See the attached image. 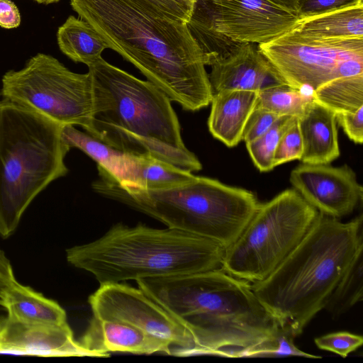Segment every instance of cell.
Listing matches in <instances>:
<instances>
[{"label": "cell", "mask_w": 363, "mask_h": 363, "mask_svg": "<svg viewBox=\"0 0 363 363\" xmlns=\"http://www.w3.org/2000/svg\"><path fill=\"white\" fill-rule=\"evenodd\" d=\"M111 48L135 65L171 101L195 111L211 102L206 59L187 24L147 0H71Z\"/></svg>", "instance_id": "1"}, {"label": "cell", "mask_w": 363, "mask_h": 363, "mask_svg": "<svg viewBox=\"0 0 363 363\" xmlns=\"http://www.w3.org/2000/svg\"><path fill=\"white\" fill-rule=\"evenodd\" d=\"M136 281L190 333L196 345L192 354L254 357L278 333L279 324L251 283L221 268Z\"/></svg>", "instance_id": "2"}, {"label": "cell", "mask_w": 363, "mask_h": 363, "mask_svg": "<svg viewBox=\"0 0 363 363\" xmlns=\"http://www.w3.org/2000/svg\"><path fill=\"white\" fill-rule=\"evenodd\" d=\"M89 67L93 106L86 133L125 153L148 155L192 172L202 169L185 146L171 100L100 57Z\"/></svg>", "instance_id": "3"}, {"label": "cell", "mask_w": 363, "mask_h": 363, "mask_svg": "<svg viewBox=\"0 0 363 363\" xmlns=\"http://www.w3.org/2000/svg\"><path fill=\"white\" fill-rule=\"evenodd\" d=\"M363 217L349 222L318 212L297 246L264 279L251 283L279 325L296 337L321 310L363 247Z\"/></svg>", "instance_id": "4"}, {"label": "cell", "mask_w": 363, "mask_h": 363, "mask_svg": "<svg viewBox=\"0 0 363 363\" xmlns=\"http://www.w3.org/2000/svg\"><path fill=\"white\" fill-rule=\"evenodd\" d=\"M225 248L179 230L113 225L96 240L66 250L67 262L100 285L221 268Z\"/></svg>", "instance_id": "5"}, {"label": "cell", "mask_w": 363, "mask_h": 363, "mask_svg": "<svg viewBox=\"0 0 363 363\" xmlns=\"http://www.w3.org/2000/svg\"><path fill=\"white\" fill-rule=\"evenodd\" d=\"M98 171L100 179L92 184L97 193L225 249L238 239L259 204L252 191L208 177L196 176L177 186L150 190L120 184L102 169Z\"/></svg>", "instance_id": "6"}, {"label": "cell", "mask_w": 363, "mask_h": 363, "mask_svg": "<svg viewBox=\"0 0 363 363\" xmlns=\"http://www.w3.org/2000/svg\"><path fill=\"white\" fill-rule=\"evenodd\" d=\"M62 126L16 104L0 101V235L17 228L33 200L65 177L70 150Z\"/></svg>", "instance_id": "7"}, {"label": "cell", "mask_w": 363, "mask_h": 363, "mask_svg": "<svg viewBox=\"0 0 363 363\" xmlns=\"http://www.w3.org/2000/svg\"><path fill=\"white\" fill-rule=\"evenodd\" d=\"M318 213L294 189L259 203L238 239L225 249L221 269L250 283L262 281L301 242Z\"/></svg>", "instance_id": "8"}, {"label": "cell", "mask_w": 363, "mask_h": 363, "mask_svg": "<svg viewBox=\"0 0 363 363\" xmlns=\"http://www.w3.org/2000/svg\"><path fill=\"white\" fill-rule=\"evenodd\" d=\"M0 96L60 125H79L86 131L89 128L93 106L89 72H73L50 55L38 53L22 69L6 72Z\"/></svg>", "instance_id": "9"}, {"label": "cell", "mask_w": 363, "mask_h": 363, "mask_svg": "<svg viewBox=\"0 0 363 363\" xmlns=\"http://www.w3.org/2000/svg\"><path fill=\"white\" fill-rule=\"evenodd\" d=\"M298 21L267 0H196L186 24L204 52L222 39L267 43L292 30Z\"/></svg>", "instance_id": "10"}, {"label": "cell", "mask_w": 363, "mask_h": 363, "mask_svg": "<svg viewBox=\"0 0 363 363\" xmlns=\"http://www.w3.org/2000/svg\"><path fill=\"white\" fill-rule=\"evenodd\" d=\"M257 47L287 84L312 92L340 78L345 60L363 56V38H314L294 30Z\"/></svg>", "instance_id": "11"}, {"label": "cell", "mask_w": 363, "mask_h": 363, "mask_svg": "<svg viewBox=\"0 0 363 363\" xmlns=\"http://www.w3.org/2000/svg\"><path fill=\"white\" fill-rule=\"evenodd\" d=\"M93 316L130 324L177 349L172 354H192L190 333L140 289L120 283L100 285L89 297Z\"/></svg>", "instance_id": "12"}, {"label": "cell", "mask_w": 363, "mask_h": 363, "mask_svg": "<svg viewBox=\"0 0 363 363\" xmlns=\"http://www.w3.org/2000/svg\"><path fill=\"white\" fill-rule=\"evenodd\" d=\"M289 181L318 212L336 218L352 213L362 201V186L347 164L302 163L291 171Z\"/></svg>", "instance_id": "13"}, {"label": "cell", "mask_w": 363, "mask_h": 363, "mask_svg": "<svg viewBox=\"0 0 363 363\" xmlns=\"http://www.w3.org/2000/svg\"><path fill=\"white\" fill-rule=\"evenodd\" d=\"M208 77L213 94L223 90L259 92L286 84L257 45L250 43H234L211 65Z\"/></svg>", "instance_id": "14"}, {"label": "cell", "mask_w": 363, "mask_h": 363, "mask_svg": "<svg viewBox=\"0 0 363 363\" xmlns=\"http://www.w3.org/2000/svg\"><path fill=\"white\" fill-rule=\"evenodd\" d=\"M0 353L40 357L97 355L74 338L68 323H30L6 318L0 330Z\"/></svg>", "instance_id": "15"}, {"label": "cell", "mask_w": 363, "mask_h": 363, "mask_svg": "<svg viewBox=\"0 0 363 363\" xmlns=\"http://www.w3.org/2000/svg\"><path fill=\"white\" fill-rule=\"evenodd\" d=\"M79 342L98 357H109L110 352L172 354L169 345L130 324L94 316L91 318Z\"/></svg>", "instance_id": "16"}, {"label": "cell", "mask_w": 363, "mask_h": 363, "mask_svg": "<svg viewBox=\"0 0 363 363\" xmlns=\"http://www.w3.org/2000/svg\"><path fill=\"white\" fill-rule=\"evenodd\" d=\"M303 139L302 163L330 164L340 154L335 113L314 98L298 118Z\"/></svg>", "instance_id": "17"}, {"label": "cell", "mask_w": 363, "mask_h": 363, "mask_svg": "<svg viewBox=\"0 0 363 363\" xmlns=\"http://www.w3.org/2000/svg\"><path fill=\"white\" fill-rule=\"evenodd\" d=\"M258 92L223 90L213 93L208 126L211 135L226 146L241 140L247 119L255 109Z\"/></svg>", "instance_id": "18"}, {"label": "cell", "mask_w": 363, "mask_h": 363, "mask_svg": "<svg viewBox=\"0 0 363 363\" xmlns=\"http://www.w3.org/2000/svg\"><path fill=\"white\" fill-rule=\"evenodd\" d=\"M7 318L25 323L47 325L67 323L65 311L55 301L18 282L1 299Z\"/></svg>", "instance_id": "19"}, {"label": "cell", "mask_w": 363, "mask_h": 363, "mask_svg": "<svg viewBox=\"0 0 363 363\" xmlns=\"http://www.w3.org/2000/svg\"><path fill=\"white\" fill-rule=\"evenodd\" d=\"M127 159L126 172L120 184L157 190L177 186L196 177L189 171L148 155L127 153Z\"/></svg>", "instance_id": "20"}, {"label": "cell", "mask_w": 363, "mask_h": 363, "mask_svg": "<svg viewBox=\"0 0 363 363\" xmlns=\"http://www.w3.org/2000/svg\"><path fill=\"white\" fill-rule=\"evenodd\" d=\"M292 30L314 38H363V4L299 19Z\"/></svg>", "instance_id": "21"}, {"label": "cell", "mask_w": 363, "mask_h": 363, "mask_svg": "<svg viewBox=\"0 0 363 363\" xmlns=\"http://www.w3.org/2000/svg\"><path fill=\"white\" fill-rule=\"evenodd\" d=\"M59 48L75 62L88 67L101 57L108 45L99 32L88 22L70 16L57 32Z\"/></svg>", "instance_id": "22"}, {"label": "cell", "mask_w": 363, "mask_h": 363, "mask_svg": "<svg viewBox=\"0 0 363 363\" xmlns=\"http://www.w3.org/2000/svg\"><path fill=\"white\" fill-rule=\"evenodd\" d=\"M61 137L69 148L76 147L92 158L98 167L104 169L118 182H123L127 168V153L105 143L72 125L62 126Z\"/></svg>", "instance_id": "23"}, {"label": "cell", "mask_w": 363, "mask_h": 363, "mask_svg": "<svg viewBox=\"0 0 363 363\" xmlns=\"http://www.w3.org/2000/svg\"><path fill=\"white\" fill-rule=\"evenodd\" d=\"M312 94L335 113H354L363 107V74L334 79Z\"/></svg>", "instance_id": "24"}, {"label": "cell", "mask_w": 363, "mask_h": 363, "mask_svg": "<svg viewBox=\"0 0 363 363\" xmlns=\"http://www.w3.org/2000/svg\"><path fill=\"white\" fill-rule=\"evenodd\" d=\"M362 270L363 247L354 257L324 308L333 318L343 315L362 300Z\"/></svg>", "instance_id": "25"}, {"label": "cell", "mask_w": 363, "mask_h": 363, "mask_svg": "<svg viewBox=\"0 0 363 363\" xmlns=\"http://www.w3.org/2000/svg\"><path fill=\"white\" fill-rule=\"evenodd\" d=\"M313 100V94L287 84L271 86L258 92L257 107L279 116L301 117Z\"/></svg>", "instance_id": "26"}, {"label": "cell", "mask_w": 363, "mask_h": 363, "mask_svg": "<svg viewBox=\"0 0 363 363\" xmlns=\"http://www.w3.org/2000/svg\"><path fill=\"white\" fill-rule=\"evenodd\" d=\"M294 117L281 116L262 135L246 143L249 155L260 172L274 168L273 158L278 142Z\"/></svg>", "instance_id": "27"}, {"label": "cell", "mask_w": 363, "mask_h": 363, "mask_svg": "<svg viewBox=\"0 0 363 363\" xmlns=\"http://www.w3.org/2000/svg\"><path fill=\"white\" fill-rule=\"evenodd\" d=\"M303 151V144L298 118L294 117L277 145L273 158L274 167L294 160H300Z\"/></svg>", "instance_id": "28"}, {"label": "cell", "mask_w": 363, "mask_h": 363, "mask_svg": "<svg viewBox=\"0 0 363 363\" xmlns=\"http://www.w3.org/2000/svg\"><path fill=\"white\" fill-rule=\"evenodd\" d=\"M314 342L318 348L335 353L345 358L362 345L363 337L359 335L341 331L318 337L315 338Z\"/></svg>", "instance_id": "29"}, {"label": "cell", "mask_w": 363, "mask_h": 363, "mask_svg": "<svg viewBox=\"0 0 363 363\" xmlns=\"http://www.w3.org/2000/svg\"><path fill=\"white\" fill-rule=\"evenodd\" d=\"M294 338L295 337L289 330L279 326L274 340L264 345L255 353L254 357L299 356L308 358H320V356L306 353L299 350L294 344Z\"/></svg>", "instance_id": "30"}, {"label": "cell", "mask_w": 363, "mask_h": 363, "mask_svg": "<svg viewBox=\"0 0 363 363\" xmlns=\"http://www.w3.org/2000/svg\"><path fill=\"white\" fill-rule=\"evenodd\" d=\"M363 4V0H299L297 16L303 19Z\"/></svg>", "instance_id": "31"}, {"label": "cell", "mask_w": 363, "mask_h": 363, "mask_svg": "<svg viewBox=\"0 0 363 363\" xmlns=\"http://www.w3.org/2000/svg\"><path fill=\"white\" fill-rule=\"evenodd\" d=\"M278 115L255 106L245 125L242 140L248 143L265 133L279 118Z\"/></svg>", "instance_id": "32"}, {"label": "cell", "mask_w": 363, "mask_h": 363, "mask_svg": "<svg viewBox=\"0 0 363 363\" xmlns=\"http://www.w3.org/2000/svg\"><path fill=\"white\" fill-rule=\"evenodd\" d=\"M174 19L187 23L196 0H147Z\"/></svg>", "instance_id": "33"}, {"label": "cell", "mask_w": 363, "mask_h": 363, "mask_svg": "<svg viewBox=\"0 0 363 363\" xmlns=\"http://www.w3.org/2000/svg\"><path fill=\"white\" fill-rule=\"evenodd\" d=\"M337 123L354 143L363 141V107L354 113H335Z\"/></svg>", "instance_id": "34"}, {"label": "cell", "mask_w": 363, "mask_h": 363, "mask_svg": "<svg viewBox=\"0 0 363 363\" xmlns=\"http://www.w3.org/2000/svg\"><path fill=\"white\" fill-rule=\"evenodd\" d=\"M21 14L17 6L11 0H0V27L15 28L21 24Z\"/></svg>", "instance_id": "35"}, {"label": "cell", "mask_w": 363, "mask_h": 363, "mask_svg": "<svg viewBox=\"0 0 363 363\" xmlns=\"http://www.w3.org/2000/svg\"><path fill=\"white\" fill-rule=\"evenodd\" d=\"M17 283L10 260L0 249V298L2 299L8 291Z\"/></svg>", "instance_id": "36"}, {"label": "cell", "mask_w": 363, "mask_h": 363, "mask_svg": "<svg viewBox=\"0 0 363 363\" xmlns=\"http://www.w3.org/2000/svg\"><path fill=\"white\" fill-rule=\"evenodd\" d=\"M269 2L297 16L299 0H267Z\"/></svg>", "instance_id": "37"}, {"label": "cell", "mask_w": 363, "mask_h": 363, "mask_svg": "<svg viewBox=\"0 0 363 363\" xmlns=\"http://www.w3.org/2000/svg\"><path fill=\"white\" fill-rule=\"evenodd\" d=\"M38 4H50L59 1L60 0H33Z\"/></svg>", "instance_id": "38"}, {"label": "cell", "mask_w": 363, "mask_h": 363, "mask_svg": "<svg viewBox=\"0 0 363 363\" xmlns=\"http://www.w3.org/2000/svg\"><path fill=\"white\" fill-rule=\"evenodd\" d=\"M3 304H4V302H3V301L0 298V306H3Z\"/></svg>", "instance_id": "39"}]
</instances>
